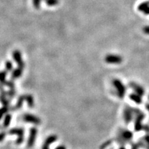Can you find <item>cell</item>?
<instances>
[{"instance_id": "cell-8", "label": "cell", "mask_w": 149, "mask_h": 149, "mask_svg": "<svg viewBox=\"0 0 149 149\" xmlns=\"http://www.w3.org/2000/svg\"><path fill=\"white\" fill-rule=\"evenodd\" d=\"M6 68L7 71H10V70L13 69V64L10 61H6Z\"/></svg>"}, {"instance_id": "cell-12", "label": "cell", "mask_w": 149, "mask_h": 149, "mask_svg": "<svg viewBox=\"0 0 149 149\" xmlns=\"http://www.w3.org/2000/svg\"><path fill=\"white\" fill-rule=\"evenodd\" d=\"M5 110H6V109H5V108H3V109H0V119H1V117H2L3 113H4L6 111H5Z\"/></svg>"}, {"instance_id": "cell-9", "label": "cell", "mask_w": 149, "mask_h": 149, "mask_svg": "<svg viewBox=\"0 0 149 149\" xmlns=\"http://www.w3.org/2000/svg\"><path fill=\"white\" fill-rule=\"evenodd\" d=\"M24 100V97H20L19 99L17 104H16V107H17V109H19V108L21 107V106H22V103H23Z\"/></svg>"}, {"instance_id": "cell-5", "label": "cell", "mask_w": 149, "mask_h": 149, "mask_svg": "<svg viewBox=\"0 0 149 149\" xmlns=\"http://www.w3.org/2000/svg\"><path fill=\"white\" fill-rule=\"evenodd\" d=\"M22 70H23V69H22L20 68H18L17 69L14 70L13 72H12V77L15 79V78H18L19 77H20L22 75Z\"/></svg>"}, {"instance_id": "cell-7", "label": "cell", "mask_w": 149, "mask_h": 149, "mask_svg": "<svg viewBox=\"0 0 149 149\" xmlns=\"http://www.w3.org/2000/svg\"><path fill=\"white\" fill-rule=\"evenodd\" d=\"M26 100H27L28 103H29V107H32L33 106V104H34V100H33L32 96L28 95L27 97H26Z\"/></svg>"}, {"instance_id": "cell-3", "label": "cell", "mask_w": 149, "mask_h": 149, "mask_svg": "<svg viewBox=\"0 0 149 149\" xmlns=\"http://www.w3.org/2000/svg\"><path fill=\"white\" fill-rule=\"evenodd\" d=\"M37 130L35 128H33L31 129V131H30V136L29 139L28 140V146L29 147H31L34 144L35 138H36Z\"/></svg>"}, {"instance_id": "cell-13", "label": "cell", "mask_w": 149, "mask_h": 149, "mask_svg": "<svg viewBox=\"0 0 149 149\" xmlns=\"http://www.w3.org/2000/svg\"><path fill=\"white\" fill-rule=\"evenodd\" d=\"M5 136V134L4 133H1L0 134V141H1L2 139H3V137H4Z\"/></svg>"}, {"instance_id": "cell-10", "label": "cell", "mask_w": 149, "mask_h": 149, "mask_svg": "<svg viewBox=\"0 0 149 149\" xmlns=\"http://www.w3.org/2000/svg\"><path fill=\"white\" fill-rule=\"evenodd\" d=\"M10 119H11V117L10 115H6V117L5 118V120H4V122H3V124H4V126H7L9 124H10Z\"/></svg>"}, {"instance_id": "cell-4", "label": "cell", "mask_w": 149, "mask_h": 149, "mask_svg": "<svg viewBox=\"0 0 149 149\" xmlns=\"http://www.w3.org/2000/svg\"><path fill=\"white\" fill-rule=\"evenodd\" d=\"M57 136L55 135H51L46 139L45 143L43 145L42 149H49V146L53 144L54 141L57 140Z\"/></svg>"}, {"instance_id": "cell-2", "label": "cell", "mask_w": 149, "mask_h": 149, "mask_svg": "<svg viewBox=\"0 0 149 149\" xmlns=\"http://www.w3.org/2000/svg\"><path fill=\"white\" fill-rule=\"evenodd\" d=\"M23 120L25 121L26 122L32 123L34 124H39L40 123V118L35 116V115H33L31 114H26L24 115Z\"/></svg>"}, {"instance_id": "cell-14", "label": "cell", "mask_w": 149, "mask_h": 149, "mask_svg": "<svg viewBox=\"0 0 149 149\" xmlns=\"http://www.w3.org/2000/svg\"><path fill=\"white\" fill-rule=\"evenodd\" d=\"M56 149H66V147H65L64 146H59L57 147Z\"/></svg>"}, {"instance_id": "cell-6", "label": "cell", "mask_w": 149, "mask_h": 149, "mask_svg": "<svg viewBox=\"0 0 149 149\" xmlns=\"http://www.w3.org/2000/svg\"><path fill=\"white\" fill-rule=\"evenodd\" d=\"M46 3L48 6H55L59 3V0H46Z\"/></svg>"}, {"instance_id": "cell-11", "label": "cell", "mask_w": 149, "mask_h": 149, "mask_svg": "<svg viewBox=\"0 0 149 149\" xmlns=\"http://www.w3.org/2000/svg\"><path fill=\"white\" fill-rule=\"evenodd\" d=\"M6 77V72L5 71H1L0 72V81H3Z\"/></svg>"}, {"instance_id": "cell-1", "label": "cell", "mask_w": 149, "mask_h": 149, "mask_svg": "<svg viewBox=\"0 0 149 149\" xmlns=\"http://www.w3.org/2000/svg\"><path fill=\"white\" fill-rule=\"evenodd\" d=\"M13 59L15 61V62L17 63L19 68L23 69L24 67V63L23 61V59L22 58L21 53L19 51H14L13 54Z\"/></svg>"}]
</instances>
